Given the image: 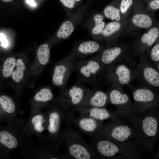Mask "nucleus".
Listing matches in <instances>:
<instances>
[{
  "label": "nucleus",
  "instance_id": "f257e3e1",
  "mask_svg": "<svg viewBox=\"0 0 159 159\" xmlns=\"http://www.w3.org/2000/svg\"><path fill=\"white\" fill-rule=\"evenodd\" d=\"M130 122L139 146L146 151L152 152L159 135V110H151L144 114L133 115Z\"/></svg>",
  "mask_w": 159,
  "mask_h": 159
},
{
  "label": "nucleus",
  "instance_id": "f03ea898",
  "mask_svg": "<svg viewBox=\"0 0 159 159\" xmlns=\"http://www.w3.org/2000/svg\"><path fill=\"white\" fill-rule=\"evenodd\" d=\"M90 144L98 159H136L139 158V145L131 141L119 142L98 135Z\"/></svg>",
  "mask_w": 159,
  "mask_h": 159
},
{
  "label": "nucleus",
  "instance_id": "7ed1b4c3",
  "mask_svg": "<svg viewBox=\"0 0 159 159\" xmlns=\"http://www.w3.org/2000/svg\"><path fill=\"white\" fill-rule=\"evenodd\" d=\"M62 134V140L66 145V154L68 158L98 159L92 146L84 141L78 132L69 127Z\"/></svg>",
  "mask_w": 159,
  "mask_h": 159
},
{
  "label": "nucleus",
  "instance_id": "20e7f679",
  "mask_svg": "<svg viewBox=\"0 0 159 159\" xmlns=\"http://www.w3.org/2000/svg\"><path fill=\"white\" fill-rule=\"evenodd\" d=\"M82 83L77 79L74 84L62 93L57 101L64 112V120L68 125H72L75 112L80 106L86 93L87 88Z\"/></svg>",
  "mask_w": 159,
  "mask_h": 159
},
{
  "label": "nucleus",
  "instance_id": "39448f33",
  "mask_svg": "<svg viewBox=\"0 0 159 159\" xmlns=\"http://www.w3.org/2000/svg\"><path fill=\"white\" fill-rule=\"evenodd\" d=\"M75 71L77 73V80L94 88L98 87L99 76L105 72L99 57L77 61Z\"/></svg>",
  "mask_w": 159,
  "mask_h": 159
},
{
  "label": "nucleus",
  "instance_id": "423d86ee",
  "mask_svg": "<svg viewBox=\"0 0 159 159\" xmlns=\"http://www.w3.org/2000/svg\"><path fill=\"white\" fill-rule=\"evenodd\" d=\"M130 87L137 114L159 107V94L157 92L143 85Z\"/></svg>",
  "mask_w": 159,
  "mask_h": 159
},
{
  "label": "nucleus",
  "instance_id": "0eeeda50",
  "mask_svg": "<svg viewBox=\"0 0 159 159\" xmlns=\"http://www.w3.org/2000/svg\"><path fill=\"white\" fill-rule=\"evenodd\" d=\"M99 135L119 142L130 141L132 138H135L132 127L122 121L119 118L111 120L104 124Z\"/></svg>",
  "mask_w": 159,
  "mask_h": 159
},
{
  "label": "nucleus",
  "instance_id": "6e6552de",
  "mask_svg": "<svg viewBox=\"0 0 159 159\" xmlns=\"http://www.w3.org/2000/svg\"><path fill=\"white\" fill-rule=\"evenodd\" d=\"M106 92L109 103L116 107V111L120 117H131L137 114L133 102L122 87L111 85Z\"/></svg>",
  "mask_w": 159,
  "mask_h": 159
},
{
  "label": "nucleus",
  "instance_id": "1a4fd4ad",
  "mask_svg": "<svg viewBox=\"0 0 159 159\" xmlns=\"http://www.w3.org/2000/svg\"><path fill=\"white\" fill-rule=\"evenodd\" d=\"M134 70L135 80L159 94V72L150 62L141 59Z\"/></svg>",
  "mask_w": 159,
  "mask_h": 159
},
{
  "label": "nucleus",
  "instance_id": "9d476101",
  "mask_svg": "<svg viewBox=\"0 0 159 159\" xmlns=\"http://www.w3.org/2000/svg\"><path fill=\"white\" fill-rule=\"evenodd\" d=\"M105 72L106 80L111 86L122 87L124 85H129L135 80L134 69H131L122 62L110 67Z\"/></svg>",
  "mask_w": 159,
  "mask_h": 159
},
{
  "label": "nucleus",
  "instance_id": "9b49d317",
  "mask_svg": "<svg viewBox=\"0 0 159 159\" xmlns=\"http://www.w3.org/2000/svg\"><path fill=\"white\" fill-rule=\"evenodd\" d=\"M57 103L48 113L47 126L51 141L56 148L63 141L60 127L61 120H64V112L62 107Z\"/></svg>",
  "mask_w": 159,
  "mask_h": 159
},
{
  "label": "nucleus",
  "instance_id": "f8f14e48",
  "mask_svg": "<svg viewBox=\"0 0 159 159\" xmlns=\"http://www.w3.org/2000/svg\"><path fill=\"white\" fill-rule=\"evenodd\" d=\"M75 57L72 55L64 62H61L54 67L52 81L55 86L63 87L65 85L71 74L75 71L77 61Z\"/></svg>",
  "mask_w": 159,
  "mask_h": 159
},
{
  "label": "nucleus",
  "instance_id": "ddd939ff",
  "mask_svg": "<svg viewBox=\"0 0 159 159\" xmlns=\"http://www.w3.org/2000/svg\"><path fill=\"white\" fill-rule=\"evenodd\" d=\"M72 125L81 132L92 138L99 134L104 124L103 121L80 115L74 118Z\"/></svg>",
  "mask_w": 159,
  "mask_h": 159
},
{
  "label": "nucleus",
  "instance_id": "4468645a",
  "mask_svg": "<svg viewBox=\"0 0 159 159\" xmlns=\"http://www.w3.org/2000/svg\"><path fill=\"white\" fill-rule=\"evenodd\" d=\"M108 103V96L106 92L98 87L94 89L87 88L85 97L80 106L106 107Z\"/></svg>",
  "mask_w": 159,
  "mask_h": 159
},
{
  "label": "nucleus",
  "instance_id": "2eb2a0df",
  "mask_svg": "<svg viewBox=\"0 0 159 159\" xmlns=\"http://www.w3.org/2000/svg\"><path fill=\"white\" fill-rule=\"evenodd\" d=\"M80 115L88 116L97 120H112L120 117L115 111H112L107 109L106 107H88L80 106L76 110Z\"/></svg>",
  "mask_w": 159,
  "mask_h": 159
},
{
  "label": "nucleus",
  "instance_id": "dca6fc26",
  "mask_svg": "<svg viewBox=\"0 0 159 159\" xmlns=\"http://www.w3.org/2000/svg\"><path fill=\"white\" fill-rule=\"evenodd\" d=\"M122 52V49L118 46L107 48L103 51L99 57L105 72L110 67L121 62L119 59Z\"/></svg>",
  "mask_w": 159,
  "mask_h": 159
},
{
  "label": "nucleus",
  "instance_id": "f3484780",
  "mask_svg": "<svg viewBox=\"0 0 159 159\" xmlns=\"http://www.w3.org/2000/svg\"><path fill=\"white\" fill-rule=\"evenodd\" d=\"M100 49L99 44L96 42L89 41L80 44L76 49L78 54L86 55L98 51Z\"/></svg>",
  "mask_w": 159,
  "mask_h": 159
},
{
  "label": "nucleus",
  "instance_id": "a211bd4d",
  "mask_svg": "<svg viewBox=\"0 0 159 159\" xmlns=\"http://www.w3.org/2000/svg\"><path fill=\"white\" fill-rule=\"evenodd\" d=\"M0 143L10 149L16 148L18 145V142L16 138L9 132L4 130L0 132Z\"/></svg>",
  "mask_w": 159,
  "mask_h": 159
},
{
  "label": "nucleus",
  "instance_id": "6ab92c4d",
  "mask_svg": "<svg viewBox=\"0 0 159 159\" xmlns=\"http://www.w3.org/2000/svg\"><path fill=\"white\" fill-rule=\"evenodd\" d=\"M132 21L136 26L143 28H148L152 25L153 22L150 17L148 15L138 14L134 15Z\"/></svg>",
  "mask_w": 159,
  "mask_h": 159
},
{
  "label": "nucleus",
  "instance_id": "aec40b11",
  "mask_svg": "<svg viewBox=\"0 0 159 159\" xmlns=\"http://www.w3.org/2000/svg\"><path fill=\"white\" fill-rule=\"evenodd\" d=\"M159 35L158 29L156 27L150 28L148 33H146L142 36L141 41L144 44L148 47L152 46L157 39Z\"/></svg>",
  "mask_w": 159,
  "mask_h": 159
},
{
  "label": "nucleus",
  "instance_id": "412c9836",
  "mask_svg": "<svg viewBox=\"0 0 159 159\" xmlns=\"http://www.w3.org/2000/svg\"><path fill=\"white\" fill-rule=\"evenodd\" d=\"M74 28L72 22L67 21L63 22L58 29L57 35L59 38H62L66 39L69 37L72 33Z\"/></svg>",
  "mask_w": 159,
  "mask_h": 159
},
{
  "label": "nucleus",
  "instance_id": "4be33fe9",
  "mask_svg": "<svg viewBox=\"0 0 159 159\" xmlns=\"http://www.w3.org/2000/svg\"><path fill=\"white\" fill-rule=\"evenodd\" d=\"M37 55L41 64L42 65L46 64L50 57V49L48 45L46 44L41 45L37 50Z\"/></svg>",
  "mask_w": 159,
  "mask_h": 159
},
{
  "label": "nucleus",
  "instance_id": "5701e85b",
  "mask_svg": "<svg viewBox=\"0 0 159 159\" xmlns=\"http://www.w3.org/2000/svg\"><path fill=\"white\" fill-rule=\"evenodd\" d=\"M0 105L2 110L6 113L12 114L16 110L15 104L9 96L2 95L0 97Z\"/></svg>",
  "mask_w": 159,
  "mask_h": 159
},
{
  "label": "nucleus",
  "instance_id": "b1692460",
  "mask_svg": "<svg viewBox=\"0 0 159 159\" xmlns=\"http://www.w3.org/2000/svg\"><path fill=\"white\" fill-rule=\"evenodd\" d=\"M16 69L13 71L11 77L12 80L16 82H19L22 79L25 65L22 59H19L16 61Z\"/></svg>",
  "mask_w": 159,
  "mask_h": 159
},
{
  "label": "nucleus",
  "instance_id": "393cba45",
  "mask_svg": "<svg viewBox=\"0 0 159 159\" xmlns=\"http://www.w3.org/2000/svg\"><path fill=\"white\" fill-rule=\"evenodd\" d=\"M53 97V94L49 89L43 88L34 95V99L37 102H46L51 100Z\"/></svg>",
  "mask_w": 159,
  "mask_h": 159
},
{
  "label": "nucleus",
  "instance_id": "a878e982",
  "mask_svg": "<svg viewBox=\"0 0 159 159\" xmlns=\"http://www.w3.org/2000/svg\"><path fill=\"white\" fill-rule=\"evenodd\" d=\"M16 64V60L13 57L8 58L5 60L2 69V74L4 77L7 78L11 75Z\"/></svg>",
  "mask_w": 159,
  "mask_h": 159
},
{
  "label": "nucleus",
  "instance_id": "bb28decb",
  "mask_svg": "<svg viewBox=\"0 0 159 159\" xmlns=\"http://www.w3.org/2000/svg\"><path fill=\"white\" fill-rule=\"evenodd\" d=\"M45 120L44 116L41 114H37L32 117L31 122L34 129L36 132L41 133L44 130L43 125Z\"/></svg>",
  "mask_w": 159,
  "mask_h": 159
},
{
  "label": "nucleus",
  "instance_id": "cd10ccee",
  "mask_svg": "<svg viewBox=\"0 0 159 159\" xmlns=\"http://www.w3.org/2000/svg\"><path fill=\"white\" fill-rule=\"evenodd\" d=\"M104 19L103 16L100 14H97L93 17V19L95 24L92 30L93 34L97 35L100 34L104 28L105 24L103 21Z\"/></svg>",
  "mask_w": 159,
  "mask_h": 159
},
{
  "label": "nucleus",
  "instance_id": "c85d7f7f",
  "mask_svg": "<svg viewBox=\"0 0 159 159\" xmlns=\"http://www.w3.org/2000/svg\"><path fill=\"white\" fill-rule=\"evenodd\" d=\"M104 14L107 18L119 21L120 19L119 10L112 6H109L104 9Z\"/></svg>",
  "mask_w": 159,
  "mask_h": 159
},
{
  "label": "nucleus",
  "instance_id": "c756f323",
  "mask_svg": "<svg viewBox=\"0 0 159 159\" xmlns=\"http://www.w3.org/2000/svg\"><path fill=\"white\" fill-rule=\"evenodd\" d=\"M120 24L118 21H112L108 23L102 31V34L108 37L118 31L121 28Z\"/></svg>",
  "mask_w": 159,
  "mask_h": 159
},
{
  "label": "nucleus",
  "instance_id": "7c9ffc66",
  "mask_svg": "<svg viewBox=\"0 0 159 159\" xmlns=\"http://www.w3.org/2000/svg\"><path fill=\"white\" fill-rule=\"evenodd\" d=\"M151 63L155 65L159 62V43L156 44L152 48L150 53Z\"/></svg>",
  "mask_w": 159,
  "mask_h": 159
},
{
  "label": "nucleus",
  "instance_id": "2f4dec72",
  "mask_svg": "<svg viewBox=\"0 0 159 159\" xmlns=\"http://www.w3.org/2000/svg\"><path fill=\"white\" fill-rule=\"evenodd\" d=\"M132 0H122L120 6L121 13H125L132 5Z\"/></svg>",
  "mask_w": 159,
  "mask_h": 159
},
{
  "label": "nucleus",
  "instance_id": "473e14b6",
  "mask_svg": "<svg viewBox=\"0 0 159 159\" xmlns=\"http://www.w3.org/2000/svg\"><path fill=\"white\" fill-rule=\"evenodd\" d=\"M65 6L69 8H73L75 3L74 0H59Z\"/></svg>",
  "mask_w": 159,
  "mask_h": 159
},
{
  "label": "nucleus",
  "instance_id": "72a5a7b5",
  "mask_svg": "<svg viewBox=\"0 0 159 159\" xmlns=\"http://www.w3.org/2000/svg\"><path fill=\"white\" fill-rule=\"evenodd\" d=\"M0 38L1 45L5 48L7 47L8 45V42L5 36L2 33H0Z\"/></svg>",
  "mask_w": 159,
  "mask_h": 159
},
{
  "label": "nucleus",
  "instance_id": "f704fd0d",
  "mask_svg": "<svg viewBox=\"0 0 159 159\" xmlns=\"http://www.w3.org/2000/svg\"><path fill=\"white\" fill-rule=\"evenodd\" d=\"M26 2L28 4L33 7H35L37 4L34 0H26Z\"/></svg>",
  "mask_w": 159,
  "mask_h": 159
},
{
  "label": "nucleus",
  "instance_id": "c9c22d12",
  "mask_svg": "<svg viewBox=\"0 0 159 159\" xmlns=\"http://www.w3.org/2000/svg\"><path fill=\"white\" fill-rule=\"evenodd\" d=\"M158 138L159 139V142L158 148L155 155V158H159V135Z\"/></svg>",
  "mask_w": 159,
  "mask_h": 159
},
{
  "label": "nucleus",
  "instance_id": "e433bc0d",
  "mask_svg": "<svg viewBox=\"0 0 159 159\" xmlns=\"http://www.w3.org/2000/svg\"><path fill=\"white\" fill-rule=\"evenodd\" d=\"M154 66L156 68V69L159 72V62Z\"/></svg>",
  "mask_w": 159,
  "mask_h": 159
},
{
  "label": "nucleus",
  "instance_id": "4c0bfd02",
  "mask_svg": "<svg viewBox=\"0 0 159 159\" xmlns=\"http://www.w3.org/2000/svg\"><path fill=\"white\" fill-rule=\"evenodd\" d=\"M153 1L159 6V0H154Z\"/></svg>",
  "mask_w": 159,
  "mask_h": 159
},
{
  "label": "nucleus",
  "instance_id": "58836bf2",
  "mask_svg": "<svg viewBox=\"0 0 159 159\" xmlns=\"http://www.w3.org/2000/svg\"><path fill=\"white\" fill-rule=\"evenodd\" d=\"M1 0L5 2H10L12 1L13 0Z\"/></svg>",
  "mask_w": 159,
  "mask_h": 159
},
{
  "label": "nucleus",
  "instance_id": "ea45409f",
  "mask_svg": "<svg viewBox=\"0 0 159 159\" xmlns=\"http://www.w3.org/2000/svg\"><path fill=\"white\" fill-rule=\"evenodd\" d=\"M75 1H80V0H75Z\"/></svg>",
  "mask_w": 159,
  "mask_h": 159
}]
</instances>
